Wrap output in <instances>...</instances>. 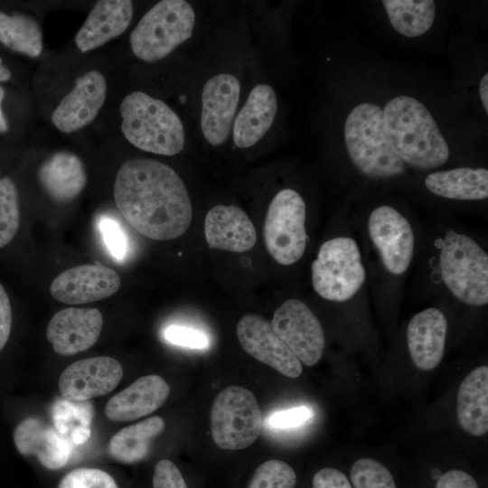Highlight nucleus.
Masks as SVG:
<instances>
[{
	"mask_svg": "<svg viewBox=\"0 0 488 488\" xmlns=\"http://www.w3.org/2000/svg\"><path fill=\"white\" fill-rule=\"evenodd\" d=\"M164 337L172 344L191 349L200 350L209 345V338L204 333L183 325H169L164 331Z\"/></svg>",
	"mask_w": 488,
	"mask_h": 488,
	"instance_id": "nucleus-36",
	"label": "nucleus"
},
{
	"mask_svg": "<svg viewBox=\"0 0 488 488\" xmlns=\"http://www.w3.org/2000/svg\"><path fill=\"white\" fill-rule=\"evenodd\" d=\"M382 5L392 27L408 38L427 33L435 20L436 6L432 0H384Z\"/></svg>",
	"mask_w": 488,
	"mask_h": 488,
	"instance_id": "nucleus-28",
	"label": "nucleus"
},
{
	"mask_svg": "<svg viewBox=\"0 0 488 488\" xmlns=\"http://www.w3.org/2000/svg\"><path fill=\"white\" fill-rule=\"evenodd\" d=\"M119 111L122 133L136 147L163 155H174L183 149L182 121L163 100L136 90L124 98Z\"/></svg>",
	"mask_w": 488,
	"mask_h": 488,
	"instance_id": "nucleus-3",
	"label": "nucleus"
},
{
	"mask_svg": "<svg viewBox=\"0 0 488 488\" xmlns=\"http://www.w3.org/2000/svg\"><path fill=\"white\" fill-rule=\"evenodd\" d=\"M460 427L474 436L488 431V367L474 368L461 382L456 396Z\"/></svg>",
	"mask_w": 488,
	"mask_h": 488,
	"instance_id": "nucleus-25",
	"label": "nucleus"
},
{
	"mask_svg": "<svg viewBox=\"0 0 488 488\" xmlns=\"http://www.w3.org/2000/svg\"><path fill=\"white\" fill-rule=\"evenodd\" d=\"M271 325L301 363L314 366L322 358L324 332L319 319L303 301H285L275 311Z\"/></svg>",
	"mask_w": 488,
	"mask_h": 488,
	"instance_id": "nucleus-10",
	"label": "nucleus"
},
{
	"mask_svg": "<svg viewBox=\"0 0 488 488\" xmlns=\"http://www.w3.org/2000/svg\"><path fill=\"white\" fill-rule=\"evenodd\" d=\"M277 110L274 89L267 84L256 85L237 115L233 125V141L240 148L255 145L268 131Z\"/></svg>",
	"mask_w": 488,
	"mask_h": 488,
	"instance_id": "nucleus-23",
	"label": "nucleus"
},
{
	"mask_svg": "<svg viewBox=\"0 0 488 488\" xmlns=\"http://www.w3.org/2000/svg\"><path fill=\"white\" fill-rule=\"evenodd\" d=\"M350 478L353 488H397L389 470L372 458H361L354 462Z\"/></svg>",
	"mask_w": 488,
	"mask_h": 488,
	"instance_id": "nucleus-32",
	"label": "nucleus"
},
{
	"mask_svg": "<svg viewBox=\"0 0 488 488\" xmlns=\"http://www.w3.org/2000/svg\"><path fill=\"white\" fill-rule=\"evenodd\" d=\"M133 12L130 0L97 2L75 36L78 49L87 52L122 34L131 23Z\"/></svg>",
	"mask_w": 488,
	"mask_h": 488,
	"instance_id": "nucleus-22",
	"label": "nucleus"
},
{
	"mask_svg": "<svg viewBox=\"0 0 488 488\" xmlns=\"http://www.w3.org/2000/svg\"><path fill=\"white\" fill-rule=\"evenodd\" d=\"M382 111L392 150L404 164L433 169L448 160L446 141L429 110L419 100L399 96L389 100Z\"/></svg>",
	"mask_w": 488,
	"mask_h": 488,
	"instance_id": "nucleus-2",
	"label": "nucleus"
},
{
	"mask_svg": "<svg viewBox=\"0 0 488 488\" xmlns=\"http://www.w3.org/2000/svg\"><path fill=\"white\" fill-rule=\"evenodd\" d=\"M38 179L42 187L54 201L68 202L83 191L87 175L81 160L74 154L60 151L40 166Z\"/></svg>",
	"mask_w": 488,
	"mask_h": 488,
	"instance_id": "nucleus-24",
	"label": "nucleus"
},
{
	"mask_svg": "<svg viewBox=\"0 0 488 488\" xmlns=\"http://www.w3.org/2000/svg\"><path fill=\"white\" fill-rule=\"evenodd\" d=\"M107 83L99 71L93 70L76 80L52 115L53 125L63 133H72L90 124L102 108Z\"/></svg>",
	"mask_w": 488,
	"mask_h": 488,
	"instance_id": "nucleus-16",
	"label": "nucleus"
},
{
	"mask_svg": "<svg viewBox=\"0 0 488 488\" xmlns=\"http://www.w3.org/2000/svg\"><path fill=\"white\" fill-rule=\"evenodd\" d=\"M479 93L483 108L488 113V74H484L480 81Z\"/></svg>",
	"mask_w": 488,
	"mask_h": 488,
	"instance_id": "nucleus-42",
	"label": "nucleus"
},
{
	"mask_svg": "<svg viewBox=\"0 0 488 488\" xmlns=\"http://www.w3.org/2000/svg\"><path fill=\"white\" fill-rule=\"evenodd\" d=\"M439 266L448 290L474 306L488 303V256L469 236L449 230L440 249Z\"/></svg>",
	"mask_w": 488,
	"mask_h": 488,
	"instance_id": "nucleus-5",
	"label": "nucleus"
},
{
	"mask_svg": "<svg viewBox=\"0 0 488 488\" xmlns=\"http://www.w3.org/2000/svg\"><path fill=\"white\" fill-rule=\"evenodd\" d=\"M312 417V410L305 406L273 413L268 425L274 428H291L306 422Z\"/></svg>",
	"mask_w": 488,
	"mask_h": 488,
	"instance_id": "nucleus-38",
	"label": "nucleus"
},
{
	"mask_svg": "<svg viewBox=\"0 0 488 488\" xmlns=\"http://www.w3.org/2000/svg\"><path fill=\"white\" fill-rule=\"evenodd\" d=\"M344 140L355 167L371 178H389L405 171L388 138L383 111L378 105L361 103L348 115Z\"/></svg>",
	"mask_w": 488,
	"mask_h": 488,
	"instance_id": "nucleus-4",
	"label": "nucleus"
},
{
	"mask_svg": "<svg viewBox=\"0 0 488 488\" xmlns=\"http://www.w3.org/2000/svg\"><path fill=\"white\" fill-rule=\"evenodd\" d=\"M92 406L87 400L58 399L52 408L54 428L70 443L82 445L90 436Z\"/></svg>",
	"mask_w": 488,
	"mask_h": 488,
	"instance_id": "nucleus-29",
	"label": "nucleus"
},
{
	"mask_svg": "<svg viewBox=\"0 0 488 488\" xmlns=\"http://www.w3.org/2000/svg\"><path fill=\"white\" fill-rule=\"evenodd\" d=\"M120 284L114 269L96 261L60 273L52 280L50 292L59 302L79 305L105 299L115 294Z\"/></svg>",
	"mask_w": 488,
	"mask_h": 488,
	"instance_id": "nucleus-14",
	"label": "nucleus"
},
{
	"mask_svg": "<svg viewBox=\"0 0 488 488\" xmlns=\"http://www.w3.org/2000/svg\"><path fill=\"white\" fill-rule=\"evenodd\" d=\"M447 334V320L442 311L429 307L416 314L407 329V343L414 365L431 371L441 362Z\"/></svg>",
	"mask_w": 488,
	"mask_h": 488,
	"instance_id": "nucleus-18",
	"label": "nucleus"
},
{
	"mask_svg": "<svg viewBox=\"0 0 488 488\" xmlns=\"http://www.w3.org/2000/svg\"><path fill=\"white\" fill-rule=\"evenodd\" d=\"M435 488H479L474 478L463 470L454 469L439 476Z\"/></svg>",
	"mask_w": 488,
	"mask_h": 488,
	"instance_id": "nucleus-40",
	"label": "nucleus"
},
{
	"mask_svg": "<svg viewBox=\"0 0 488 488\" xmlns=\"http://www.w3.org/2000/svg\"><path fill=\"white\" fill-rule=\"evenodd\" d=\"M312 488H352L346 475L331 467L320 469L312 481Z\"/></svg>",
	"mask_w": 488,
	"mask_h": 488,
	"instance_id": "nucleus-39",
	"label": "nucleus"
},
{
	"mask_svg": "<svg viewBox=\"0 0 488 488\" xmlns=\"http://www.w3.org/2000/svg\"><path fill=\"white\" fill-rule=\"evenodd\" d=\"M20 225V209L16 186L12 179H0V248L16 235Z\"/></svg>",
	"mask_w": 488,
	"mask_h": 488,
	"instance_id": "nucleus-31",
	"label": "nucleus"
},
{
	"mask_svg": "<svg viewBox=\"0 0 488 488\" xmlns=\"http://www.w3.org/2000/svg\"><path fill=\"white\" fill-rule=\"evenodd\" d=\"M11 78V72L5 67L3 62L2 59L0 58V81H6Z\"/></svg>",
	"mask_w": 488,
	"mask_h": 488,
	"instance_id": "nucleus-44",
	"label": "nucleus"
},
{
	"mask_svg": "<svg viewBox=\"0 0 488 488\" xmlns=\"http://www.w3.org/2000/svg\"><path fill=\"white\" fill-rule=\"evenodd\" d=\"M12 327V310L8 295L0 284V351L6 344Z\"/></svg>",
	"mask_w": 488,
	"mask_h": 488,
	"instance_id": "nucleus-41",
	"label": "nucleus"
},
{
	"mask_svg": "<svg viewBox=\"0 0 488 488\" xmlns=\"http://www.w3.org/2000/svg\"><path fill=\"white\" fill-rule=\"evenodd\" d=\"M204 232L210 248L245 252L257 240V232L247 213L235 205H216L205 217Z\"/></svg>",
	"mask_w": 488,
	"mask_h": 488,
	"instance_id": "nucleus-21",
	"label": "nucleus"
},
{
	"mask_svg": "<svg viewBox=\"0 0 488 488\" xmlns=\"http://www.w3.org/2000/svg\"><path fill=\"white\" fill-rule=\"evenodd\" d=\"M114 200L131 227L155 240L182 236L192 221V205L183 181L154 159L130 158L120 166Z\"/></svg>",
	"mask_w": 488,
	"mask_h": 488,
	"instance_id": "nucleus-1",
	"label": "nucleus"
},
{
	"mask_svg": "<svg viewBox=\"0 0 488 488\" xmlns=\"http://www.w3.org/2000/svg\"><path fill=\"white\" fill-rule=\"evenodd\" d=\"M98 228L110 255L117 261L124 260L128 253V239L120 223L103 215L98 221Z\"/></svg>",
	"mask_w": 488,
	"mask_h": 488,
	"instance_id": "nucleus-35",
	"label": "nucleus"
},
{
	"mask_svg": "<svg viewBox=\"0 0 488 488\" xmlns=\"http://www.w3.org/2000/svg\"><path fill=\"white\" fill-rule=\"evenodd\" d=\"M169 393L170 387L162 377L143 376L114 395L106 405L105 414L115 422L135 420L159 408Z\"/></svg>",
	"mask_w": 488,
	"mask_h": 488,
	"instance_id": "nucleus-20",
	"label": "nucleus"
},
{
	"mask_svg": "<svg viewBox=\"0 0 488 488\" xmlns=\"http://www.w3.org/2000/svg\"><path fill=\"white\" fill-rule=\"evenodd\" d=\"M0 42L32 58L38 57L42 51L40 25L33 18L23 14L8 15L0 11Z\"/></svg>",
	"mask_w": 488,
	"mask_h": 488,
	"instance_id": "nucleus-30",
	"label": "nucleus"
},
{
	"mask_svg": "<svg viewBox=\"0 0 488 488\" xmlns=\"http://www.w3.org/2000/svg\"><path fill=\"white\" fill-rule=\"evenodd\" d=\"M14 442L23 455H34L46 468L63 467L71 454L70 442L54 427L37 418L21 421L14 429Z\"/></svg>",
	"mask_w": 488,
	"mask_h": 488,
	"instance_id": "nucleus-19",
	"label": "nucleus"
},
{
	"mask_svg": "<svg viewBox=\"0 0 488 488\" xmlns=\"http://www.w3.org/2000/svg\"><path fill=\"white\" fill-rule=\"evenodd\" d=\"M164 428V421L159 417H152L124 427L110 439L108 452L121 463L139 462L148 455L153 439Z\"/></svg>",
	"mask_w": 488,
	"mask_h": 488,
	"instance_id": "nucleus-27",
	"label": "nucleus"
},
{
	"mask_svg": "<svg viewBox=\"0 0 488 488\" xmlns=\"http://www.w3.org/2000/svg\"><path fill=\"white\" fill-rule=\"evenodd\" d=\"M123 377L118 361L99 356L78 361L68 366L59 379V389L64 399L85 401L109 393Z\"/></svg>",
	"mask_w": 488,
	"mask_h": 488,
	"instance_id": "nucleus-15",
	"label": "nucleus"
},
{
	"mask_svg": "<svg viewBox=\"0 0 488 488\" xmlns=\"http://www.w3.org/2000/svg\"><path fill=\"white\" fill-rule=\"evenodd\" d=\"M237 336L243 350L258 361L291 379L302 374L301 361L262 316L243 315L237 324Z\"/></svg>",
	"mask_w": 488,
	"mask_h": 488,
	"instance_id": "nucleus-12",
	"label": "nucleus"
},
{
	"mask_svg": "<svg viewBox=\"0 0 488 488\" xmlns=\"http://www.w3.org/2000/svg\"><path fill=\"white\" fill-rule=\"evenodd\" d=\"M262 413L255 395L240 386L223 389L211 409L214 443L221 449L239 450L251 446L262 428Z\"/></svg>",
	"mask_w": 488,
	"mask_h": 488,
	"instance_id": "nucleus-8",
	"label": "nucleus"
},
{
	"mask_svg": "<svg viewBox=\"0 0 488 488\" xmlns=\"http://www.w3.org/2000/svg\"><path fill=\"white\" fill-rule=\"evenodd\" d=\"M305 203L295 190L283 189L272 199L264 222L265 245L281 265H292L305 253Z\"/></svg>",
	"mask_w": 488,
	"mask_h": 488,
	"instance_id": "nucleus-9",
	"label": "nucleus"
},
{
	"mask_svg": "<svg viewBox=\"0 0 488 488\" xmlns=\"http://www.w3.org/2000/svg\"><path fill=\"white\" fill-rule=\"evenodd\" d=\"M239 93V82L231 74H217L205 83L202 92L201 127L211 145H220L227 141Z\"/></svg>",
	"mask_w": 488,
	"mask_h": 488,
	"instance_id": "nucleus-13",
	"label": "nucleus"
},
{
	"mask_svg": "<svg viewBox=\"0 0 488 488\" xmlns=\"http://www.w3.org/2000/svg\"><path fill=\"white\" fill-rule=\"evenodd\" d=\"M4 97H5V90L0 86V132H5L8 129L6 120H5V117H4V114H3V111H2V108H1V103H2V101L4 99Z\"/></svg>",
	"mask_w": 488,
	"mask_h": 488,
	"instance_id": "nucleus-43",
	"label": "nucleus"
},
{
	"mask_svg": "<svg viewBox=\"0 0 488 488\" xmlns=\"http://www.w3.org/2000/svg\"><path fill=\"white\" fill-rule=\"evenodd\" d=\"M296 483L295 470L286 463L273 459L256 469L247 488H295Z\"/></svg>",
	"mask_w": 488,
	"mask_h": 488,
	"instance_id": "nucleus-33",
	"label": "nucleus"
},
{
	"mask_svg": "<svg viewBox=\"0 0 488 488\" xmlns=\"http://www.w3.org/2000/svg\"><path fill=\"white\" fill-rule=\"evenodd\" d=\"M102 326L103 317L99 309L70 307L52 317L46 336L56 353L69 356L94 345Z\"/></svg>",
	"mask_w": 488,
	"mask_h": 488,
	"instance_id": "nucleus-17",
	"label": "nucleus"
},
{
	"mask_svg": "<svg viewBox=\"0 0 488 488\" xmlns=\"http://www.w3.org/2000/svg\"><path fill=\"white\" fill-rule=\"evenodd\" d=\"M194 24L195 14L187 1H160L132 31L131 50L144 61H159L192 36Z\"/></svg>",
	"mask_w": 488,
	"mask_h": 488,
	"instance_id": "nucleus-6",
	"label": "nucleus"
},
{
	"mask_svg": "<svg viewBox=\"0 0 488 488\" xmlns=\"http://www.w3.org/2000/svg\"><path fill=\"white\" fill-rule=\"evenodd\" d=\"M425 185L432 193L453 200H483L488 197V171L461 167L431 173Z\"/></svg>",
	"mask_w": 488,
	"mask_h": 488,
	"instance_id": "nucleus-26",
	"label": "nucleus"
},
{
	"mask_svg": "<svg viewBox=\"0 0 488 488\" xmlns=\"http://www.w3.org/2000/svg\"><path fill=\"white\" fill-rule=\"evenodd\" d=\"M368 231L385 268L393 275L404 274L414 252V233L408 221L393 207L382 205L371 211Z\"/></svg>",
	"mask_w": 488,
	"mask_h": 488,
	"instance_id": "nucleus-11",
	"label": "nucleus"
},
{
	"mask_svg": "<svg viewBox=\"0 0 488 488\" xmlns=\"http://www.w3.org/2000/svg\"><path fill=\"white\" fill-rule=\"evenodd\" d=\"M311 270L315 292L333 302L351 299L366 277L358 244L349 237H336L324 242Z\"/></svg>",
	"mask_w": 488,
	"mask_h": 488,
	"instance_id": "nucleus-7",
	"label": "nucleus"
},
{
	"mask_svg": "<svg viewBox=\"0 0 488 488\" xmlns=\"http://www.w3.org/2000/svg\"><path fill=\"white\" fill-rule=\"evenodd\" d=\"M154 488H188L180 470L170 460L159 461L153 474Z\"/></svg>",
	"mask_w": 488,
	"mask_h": 488,
	"instance_id": "nucleus-37",
	"label": "nucleus"
},
{
	"mask_svg": "<svg viewBox=\"0 0 488 488\" xmlns=\"http://www.w3.org/2000/svg\"><path fill=\"white\" fill-rule=\"evenodd\" d=\"M58 488H118L113 477L97 468H78L67 474Z\"/></svg>",
	"mask_w": 488,
	"mask_h": 488,
	"instance_id": "nucleus-34",
	"label": "nucleus"
}]
</instances>
